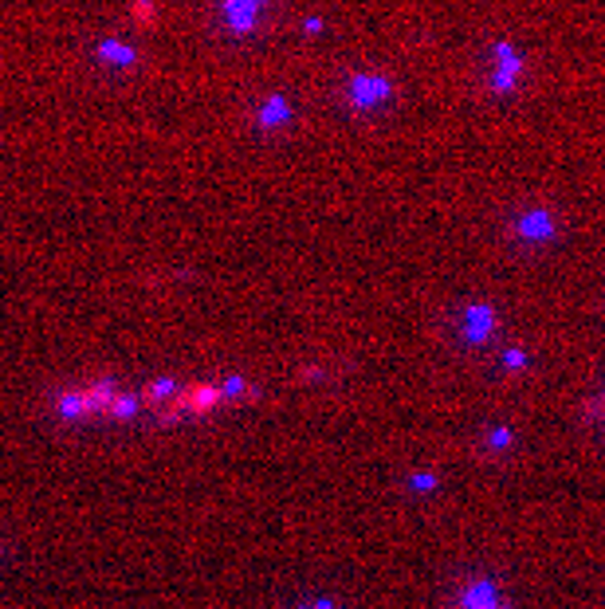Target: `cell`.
<instances>
[{"instance_id":"6da1fadb","label":"cell","mask_w":605,"mask_h":609,"mask_svg":"<svg viewBox=\"0 0 605 609\" xmlns=\"http://www.w3.org/2000/svg\"><path fill=\"white\" fill-rule=\"evenodd\" d=\"M523 236H531V240H543V236H550V217L546 212H531V217L519 224Z\"/></svg>"}]
</instances>
